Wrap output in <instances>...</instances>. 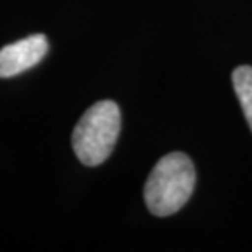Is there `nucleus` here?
Wrapping results in <instances>:
<instances>
[{
	"instance_id": "7ed1b4c3",
	"label": "nucleus",
	"mask_w": 252,
	"mask_h": 252,
	"mask_svg": "<svg viewBox=\"0 0 252 252\" xmlns=\"http://www.w3.org/2000/svg\"><path fill=\"white\" fill-rule=\"evenodd\" d=\"M44 34H33L0 49V77H13L36 65L48 54Z\"/></svg>"
},
{
	"instance_id": "f03ea898",
	"label": "nucleus",
	"mask_w": 252,
	"mask_h": 252,
	"mask_svg": "<svg viewBox=\"0 0 252 252\" xmlns=\"http://www.w3.org/2000/svg\"><path fill=\"white\" fill-rule=\"evenodd\" d=\"M120 128L122 115L115 102L102 100L90 107L72 133V148L80 162L90 167L105 162L113 153Z\"/></svg>"
},
{
	"instance_id": "20e7f679",
	"label": "nucleus",
	"mask_w": 252,
	"mask_h": 252,
	"mask_svg": "<svg viewBox=\"0 0 252 252\" xmlns=\"http://www.w3.org/2000/svg\"><path fill=\"white\" fill-rule=\"evenodd\" d=\"M234 92L238 95L241 108L248 120L252 131V67L251 65H239L233 72Z\"/></svg>"
},
{
	"instance_id": "f257e3e1",
	"label": "nucleus",
	"mask_w": 252,
	"mask_h": 252,
	"mask_svg": "<svg viewBox=\"0 0 252 252\" xmlns=\"http://www.w3.org/2000/svg\"><path fill=\"white\" fill-rule=\"evenodd\" d=\"M195 167L184 153H170L154 165L144 187V200L156 216L174 215L187 203L195 189Z\"/></svg>"
}]
</instances>
